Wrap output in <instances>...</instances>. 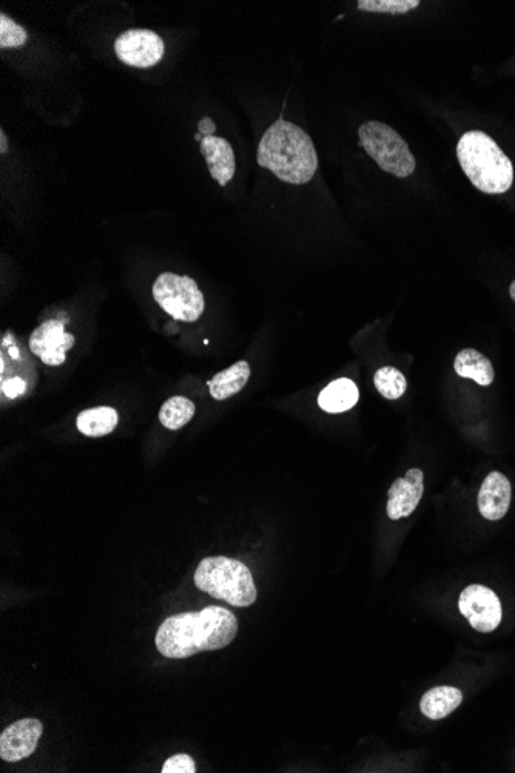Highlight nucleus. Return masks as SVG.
Instances as JSON below:
<instances>
[{"label": "nucleus", "mask_w": 515, "mask_h": 773, "mask_svg": "<svg viewBox=\"0 0 515 773\" xmlns=\"http://www.w3.org/2000/svg\"><path fill=\"white\" fill-rule=\"evenodd\" d=\"M512 488L511 482L505 474L494 471L483 480L482 488L478 493V511L485 519H503L511 507Z\"/></svg>", "instance_id": "12"}, {"label": "nucleus", "mask_w": 515, "mask_h": 773, "mask_svg": "<svg viewBox=\"0 0 515 773\" xmlns=\"http://www.w3.org/2000/svg\"><path fill=\"white\" fill-rule=\"evenodd\" d=\"M238 633V621L223 607H206L170 616L156 633V647L165 658L184 659L201 652L221 650L232 644Z\"/></svg>", "instance_id": "1"}, {"label": "nucleus", "mask_w": 515, "mask_h": 773, "mask_svg": "<svg viewBox=\"0 0 515 773\" xmlns=\"http://www.w3.org/2000/svg\"><path fill=\"white\" fill-rule=\"evenodd\" d=\"M153 298L167 314L175 320L193 323L204 312V295L199 291L198 284L184 275H159L153 284Z\"/></svg>", "instance_id": "6"}, {"label": "nucleus", "mask_w": 515, "mask_h": 773, "mask_svg": "<svg viewBox=\"0 0 515 773\" xmlns=\"http://www.w3.org/2000/svg\"><path fill=\"white\" fill-rule=\"evenodd\" d=\"M258 166L269 169L284 183L306 184L318 170L314 141L298 125L278 119L258 146Z\"/></svg>", "instance_id": "2"}, {"label": "nucleus", "mask_w": 515, "mask_h": 773, "mask_svg": "<svg viewBox=\"0 0 515 773\" xmlns=\"http://www.w3.org/2000/svg\"><path fill=\"white\" fill-rule=\"evenodd\" d=\"M198 129L201 135L213 136V133L216 132V125H215V122L212 121V119L202 118L201 121H199Z\"/></svg>", "instance_id": "24"}, {"label": "nucleus", "mask_w": 515, "mask_h": 773, "mask_svg": "<svg viewBox=\"0 0 515 773\" xmlns=\"http://www.w3.org/2000/svg\"><path fill=\"white\" fill-rule=\"evenodd\" d=\"M44 726L38 719L27 718L8 726L0 735V758L17 763L33 755L38 749Z\"/></svg>", "instance_id": "10"}, {"label": "nucleus", "mask_w": 515, "mask_h": 773, "mask_svg": "<svg viewBox=\"0 0 515 773\" xmlns=\"http://www.w3.org/2000/svg\"><path fill=\"white\" fill-rule=\"evenodd\" d=\"M8 141L7 136H5L4 130L0 132V152H2V155H5L7 153L8 147H7Z\"/></svg>", "instance_id": "25"}, {"label": "nucleus", "mask_w": 515, "mask_h": 773, "mask_svg": "<svg viewBox=\"0 0 515 773\" xmlns=\"http://www.w3.org/2000/svg\"><path fill=\"white\" fill-rule=\"evenodd\" d=\"M358 397H360V392L352 380L338 379L321 391L318 405L323 411L330 412V414H340V412L354 408L357 405Z\"/></svg>", "instance_id": "17"}, {"label": "nucleus", "mask_w": 515, "mask_h": 773, "mask_svg": "<svg viewBox=\"0 0 515 773\" xmlns=\"http://www.w3.org/2000/svg\"><path fill=\"white\" fill-rule=\"evenodd\" d=\"M425 491V474L412 468L389 488L388 516L392 520L404 519L417 510Z\"/></svg>", "instance_id": "11"}, {"label": "nucleus", "mask_w": 515, "mask_h": 773, "mask_svg": "<svg viewBox=\"0 0 515 773\" xmlns=\"http://www.w3.org/2000/svg\"><path fill=\"white\" fill-rule=\"evenodd\" d=\"M460 613L480 633L494 632L502 622V604L499 596L485 585H469L458 599Z\"/></svg>", "instance_id": "7"}, {"label": "nucleus", "mask_w": 515, "mask_h": 773, "mask_svg": "<svg viewBox=\"0 0 515 773\" xmlns=\"http://www.w3.org/2000/svg\"><path fill=\"white\" fill-rule=\"evenodd\" d=\"M509 294H511L512 300L515 301V281H512L511 287H509Z\"/></svg>", "instance_id": "26"}, {"label": "nucleus", "mask_w": 515, "mask_h": 773, "mask_svg": "<svg viewBox=\"0 0 515 773\" xmlns=\"http://www.w3.org/2000/svg\"><path fill=\"white\" fill-rule=\"evenodd\" d=\"M164 50V41L152 30H128L115 42L119 61L136 68H150L158 64Z\"/></svg>", "instance_id": "8"}, {"label": "nucleus", "mask_w": 515, "mask_h": 773, "mask_svg": "<svg viewBox=\"0 0 515 773\" xmlns=\"http://www.w3.org/2000/svg\"><path fill=\"white\" fill-rule=\"evenodd\" d=\"M458 163L469 181L480 192L500 195L511 189L514 183V167L511 159L486 133L472 130L458 141Z\"/></svg>", "instance_id": "3"}, {"label": "nucleus", "mask_w": 515, "mask_h": 773, "mask_svg": "<svg viewBox=\"0 0 515 773\" xmlns=\"http://www.w3.org/2000/svg\"><path fill=\"white\" fill-rule=\"evenodd\" d=\"M454 369L463 379L474 380L480 386H491L494 382L495 374L491 360L475 349H463L458 352Z\"/></svg>", "instance_id": "16"}, {"label": "nucleus", "mask_w": 515, "mask_h": 773, "mask_svg": "<svg viewBox=\"0 0 515 773\" xmlns=\"http://www.w3.org/2000/svg\"><path fill=\"white\" fill-rule=\"evenodd\" d=\"M196 141H201L202 135L201 133H198V135L195 136Z\"/></svg>", "instance_id": "27"}, {"label": "nucleus", "mask_w": 515, "mask_h": 773, "mask_svg": "<svg viewBox=\"0 0 515 773\" xmlns=\"http://www.w3.org/2000/svg\"><path fill=\"white\" fill-rule=\"evenodd\" d=\"M420 7V0H358L357 8L367 13L406 14Z\"/></svg>", "instance_id": "21"}, {"label": "nucleus", "mask_w": 515, "mask_h": 773, "mask_svg": "<svg viewBox=\"0 0 515 773\" xmlns=\"http://www.w3.org/2000/svg\"><path fill=\"white\" fill-rule=\"evenodd\" d=\"M250 379V366L249 363L241 362L235 363L230 368L224 369V371L218 372L212 380L207 382V388H209L210 395L213 399L227 400L238 392L243 391L244 386L247 385Z\"/></svg>", "instance_id": "15"}, {"label": "nucleus", "mask_w": 515, "mask_h": 773, "mask_svg": "<svg viewBox=\"0 0 515 773\" xmlns=\"http://www.w3.org/2000/svg\"><path fill=\"white\" fill-rule=\"evenodd\" d=\"M195 585L215 599L233 607H250L258 598L249 568L229 557H206L195 571Z\"/></svg>", "instance_id": "4"}, {"label": "nucleus", "mask_w": 515, "mask_h": 773, "mask_svg": "<svg viewBox=\"0 0 515 773\" xmlns=\"http://www.w3.org/2000/svg\"><path fill=\"white\" fill-rule=\"evenodd\" d=\"M195 403L186 397H172L162 405L159 411V422L167 429H181L195 416Z\"/></svg>", "instance_id": "19"}, {"label": "nucleus", "mask_w": 515, "mask_h": 773, "mask_svg": "<svg viewBox=\"0 0 515 773\" xmlns=\"http://www.w3.org/2000/svg\"><path fill=\"white\" fill-rule=\"evenodd\" d=\"M73 346L75 337L65 332L64 323L59 320L45 321L30 337V351L48 366H61Z\"/></svg>", "instance_id": "9"}, {"label": "nucleus", "mask_w": 515, "mask_h": 773, "mask_svg": "<svg viewBox=\"0 0 515 773\" xmlns=\"http://www.w3.org/2000/svg\"><path fill=\"white\" fill-rule=\"evenodd\" d=\"M201 153L209 166L210 175L219 186H227L235 176L236 163L230 142L216 136H206L201 141Z\"/></svg>", "instance_id": "13"}, {"label": "nucleus", "mask_w": 515, "mask_h": 773, "mask_svg": "<svg viewBox=\"0 0 515 773\" xmlns=\"http://www.w3.org/2000/svg\"><path fill=\"white\" fill-rule=\"evenodd\" d=\"M374 385L377 391L383 395L384 399L398 400L403 397L406 388H408V382L406 377L398 371L397 368L392 366H384V368L378 369L377 374L374 375Z\"/></svg>", "instance_id": "20"}, {"label": "nucleus", "mask_w": 515, "mask_h": 773, "mask_svg": "<svg viewBox=\"0 0 515 773\" xmlns=\"http://www.w3.org/2000/svg\"><path fill=\"white\" fill-rule=\"evenodd\" d=\"M162 773H195L196 764L193 758L189 755H173L172 758L165 761L164 767L161 770Z\"/></svg>", "instance_id": "23"}, {"label": "nucleus", "mask_w": 515, "mask_h": 773, "mask_svg": "<svg viewBox=\"0 0 515 773\" xmlns=\"http://www.w3.org/2000/svg\"><path fill=\"white\" fill-rule=\"evenodd\" d=\"M28 34L24 27L17 25L7 14H0V47L19 48L27 42Z\"/></svg>", "instance_id": "22"}, {"label": "nucleus", "mask_w": 515, "mask_h": 773, "mask_svg": "<svg viewBox=\"0 0 515 773\" xmlns=\"http://www.w3.org/2000/svg\"><path fill=\"white\" fill-rule=\"evenodd\" d=\"M119 423L116 409L110 406H98V408L85 409L78 416L76 426L79 433L87 437H104L115 431Z\"/></svg>", "instance_id": "18"}, {"label": "nucleus", "mask_w": 515, "mask_h": 773, "mask_svg": "<svg viewBox=\"0 0 515 773\" xmlns=\"http://www.w3.org/2000/svg\"><path fill=\"white\" fill-rule=\"evenodd\" d=\"M361 146L384 172L397 178H408L415 172L414 155L404 141L388 124L380 121L364 122L358 130Z\"/></svg>", "instance_id": "5"}, {"label": "nucleus", "mask_w": 515, "mask_h": 773, "mask_svg": "<svg viewBox=\"0 0 515 773\" xmlns=\"http://www.w3.org/2000/svg\"><path fill=\"white\" fill-rule=\"evenodd\" d=\"M463 703L462 690L451 686H438L423 695L420 710L432 721L446 718Z\"/></svg>", "instance_id": "14"}]
</instances>
